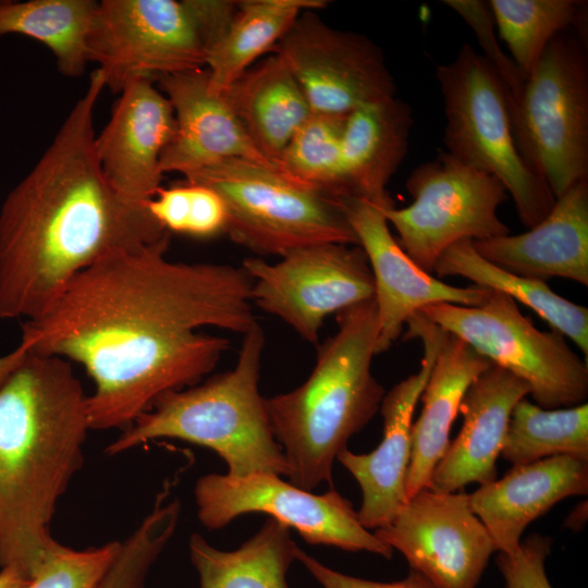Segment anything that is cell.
Wrapping results in <instances>:
<instances>
[{
    "label": "cell",
    "instance_id": "d4e9b609",
    "mask_svg": "<svg viewBox=\"0 0 588 588\" xmlns=\"http://www.w3.org/2000/svg\"><path fill=\"white\" fill-rule=\"evenodd\" d=\"M223 94L256 148L278 169L287 143L313 114L285 61L270 52Z\"/></svg>",
    "mask_w": 588,
    "mask_h": 588
},
{
    "label": "cell",
    "instance_id": "44dd1931",
    "mask_svg": "<svg viewBox=\"0 0 588 588\" xmlns=\"http://www.w3.org/2000/svg\"><path fill=\"white\" fill-rule=\"evenodd\" d=\"M476 252L517 275L588 285V179L555 199L549 213L517 235L473 241Z\"/></svg>",
    "mask_w": 588,
    "mask_h": 588
},
{
    "label": "cell",
    "instance_id": "9a60e30c",
    "mask_svg": "<svg viewBox=\"0 0 588 588\" xmlns=\"http://www.w3.org/2000/svg\"><path fill=\"white\" fill-rule=\"evenodd\" d=\"M375 535L437 588H477L497 551L462 490L418 491Z\"/></svg>",
    "mask_w": 588,
    "mask_h": 588
},
{
    "label": "cell",
    "instance_id": "30bf717a",
    "mask_svg": "<svg viewBox=\"0 0 588 588\" xmlns=\"http://www.w3.org/2000/svg\"><path fill=\"white\" fill-rule=\"evenodd\" d=\"M406 188L413 203L404 208L385 205L383 213L401 247L428 273L441 253L458 241L510 234L498 217V208L509 198L504 185L445 150L416 167Z\"/></svg>",
    "mask_w": 588,
    "mask_h": 588
},
{
    "label": "cell",
    "instance_id": "6da1fadb",
    "mask_svg": "<svg viewBox=\"0 0 588 588\" xmlns=\"http://www.w3.org/2000/svg\"><path fill=\"white\" fill-rule=\"evenodd\" d=\"M170 237L94 264L22 324L32 352L78 363L93 379V430H123L160 394L210 372L230 342L200 328L244 334L256 322L242 267L172 261Z\"/></svg>",
    "mask_w": 588,
    "mask_h": 588
},
{
    "label": "cell",
    "instance_id": "ba28073f",
    "mask_svg": "<svg viewBox=\"0 0 588 588\" xmlns=\"http://www.w3.org/2000/svg\"><path fill=\"white\" fill-rule=\"evenodd\" d=\"M517 147L555 199L588 179V64L584 38L556 35L510 105Z\"/></svg>",
    "mask_w": 588,
    "mask_h": 588
},
{
    "label": "cell",
    "instance_id": "4316f807",
    "mask_svg": "<svg viewBox=\"0 0 588 588\" xmlns=\"http://www.w3.org/2000/svg\"><path fill=\"white\" fill-rule=\"evenodd\" d=\"M432 272L457 275L506 294L531 308L550 327L569 338L588 356V309L552 291L544 281L517 275L480 256L471 240L458 241L438 257Z\"/></svg>",
    "mask_w": 588,
    "mask_h": 588
},
{
    "label": "cell",
    "instance_id": "5bb4252c",
    "mask_svg": "<svg viewBox=\"0 0 588 588\" xmlns=\"http://www.w3.org/2000/svg\"><path fill=\"white\" fill-rule=\"evenodd\" d=\"M316 10L303 11L275 45L315 114L346 117L394 97L396 86L381 49L366 36L333 28Z\"/></svg>",
    "mask_w": 588,
    "mask_h": 588
},
{
    "label": "cell",
    "instance_id": "4dcf8cb0",
    "mask_svg": "<svg viewBox=\"0 0 588 588\" xmlns=\"http://www.w3.org/2000/svg\"><path fill=\"white\" fill-rule=\"evenodd\" d=\"M494 27L511 59L527 77L548 44L569 29L584 38L587 2L577 0H490ZM586 33V30H585Z\"/></svg>",
    "mask_w": 588,
    "mask_h": 588
},
{
    "label": "cell",
    "instance_id": "4fadbf2b",
    "mask_svg": "<svg viewBox=\"0 0 588 588\" xmlns=\"http://www.w3.org/2000/svg\"><path fill=\"white\" fill-rule=\"evenodd\" d=\"M252 303L318 344L327 316L373 298L371 269L358 245L319 243L293 249L274 264L249 257Z\"/></svg>",
    "mask_w": 588,
    "mask_h": 588
},
{
    "label": "cell",
    "instance_id": "d590c367",
    "mask_svg": "<svg viewBox=\"0 0 588 588\" xmlns=\"http://www.w3.org/2000/svg\"><path fill=\"white\" fill-rule=\"evenodd\" d=\"M551 547L550 537L535 534L522 541L515 552H499L495 562L505 588H552L544 569Z\"/></svg>",
    "mask_w": 588,
    "mask_h": 588
},
{
    "label": "cell",
    "instance_id": "3957f363",
    "mask_svg": "<svg viewBox=\"0 0 588 588\" xmlns=\"http://www.w3.org/2000/svg\"><path fill=\"white\" fill-rule=\"evenodd\" d=\"M87 396L71 362L32 351L0 388V566L29 579L59 544L50 524L84 463Z\"/></svg>",
    "mask_w": 588,
    "mask_h": 588
},
{
    "label": "cell",
    "instance_id": "7c38bea8",
    "mask_svg": "<svg viewBox=\"0 0 588 588\" xmlns=\"http://www.w3.org/2000/svg\"><path fill=\"white\" fill-rule=\"evenodd\" d=\"M194 494L197 516L209 530L240 515L262 513L294 528L310 544L393 555L394 550L359 523L352 503L334 489L315 494L268 473L208 474L197 480Z\"/></svg>",
    "mask_w": 588,
    "mask_h": 588
},
{
    "label": "cell",
    "instance_id": "5b68a950",
    "mask_svg": "<svg viewBox=\"0 0 588 588\" xmlns=\"http://www.w3.org/2000/svg\"><path fill=\"white\" fill-rule=\"evenodd\" d=\"M266 343L255 322L244 334L236 365L204 383L160 394L107 448L118 455L148 441L171 438L215 451L228 465V475L256 473L290 475L259 393L261 357Z\"/></svg>",
    "mask_w": 588,
    "mask_h": 588
},
{
    "label": "cell",
    "instance_id": "9c48e42d",
    "mask_svg": "<svg viewBox=\"0 0 588 588\" xmlns=\"http://www.w3.org/2000/svg\"><path fill=\"white\" fill-rule=\"evenodd\" d=\"M419 313L493 365L524 380L538 406L571 407L587 399V362L571 350L560 332L538 330L506 294L490 290L479 306L437 303Z\"/></svg>",
    "mask_w": 588,
    "mask_h": 588
},
{
    "label": "cell",
    "instance_id": "836d02e7",
    "mask_svg": "<svg viewBox=\"0 0 588 588\" xmlns=\"http://www.w3.org/2000/svg\"><path fill=\"white\" fill-rule=\"evenodd\" d=\"M168 544L149 524H139L121 541L120 550L97 588H146L148 573Z\"/></svg>",
    "mask_w": 588,
    "mask_h": 588
},
{
    "label": "cell",
    "instance_id": "52a82bcc",
    "mask_svg": "<svg viewBox=\"0 0 588 588\" xmlns=\"http://www.w3.org/2000/svg\"><path fill=\"white\" fill-rule=\"evenodd\" d=\"M184 181L220 195L228 211L225 233L256 254L281 257L319 243L358 245L340 201L296 183L277 168L228 159Z\"/></svg>",
    "mask_w": 588,
    "mask_h": 588
},
{
    "label": "cell",
    "instance_id": "cb8c5ba5",
    "mask_svg": "<svg viewBox=\"0 0 588 588\" xmlns=\"http://www.w3.org/2000/svg\"><path fill=\"white\" fill-rule=\"evenodd\" d=\"M412 125L411 107L395 96L345 117L341 156L347 198L393 201L385 187L407 152Z\"/></svg>",
    "mask_w": 588,
    "mask_h": 588
},
{
    "label": "cell",
    "instance_id": "d6986e66",
    "mask_svg": "<svg viewBox=\"0 0 588 588\" xmlns=\"http://www.w3.org/2000/svg\"><path fill=\"white\" fill-rule=\"evenodd\" d=\"M175 115V133L160 157V170L186 176L228 159L269 167L223 93L210 89L208 72L197 69L156 78Z\"/></svg>",
    "mask_w": 588,
    "mask_h": 588
},
{
    "label": "cell",
    "instance_id": "8fae6325",
    "mask_svg": "<svg viewBox=\"0 0 588 588\" xmlns=\"http://www.w3.org/2000/svg\"><path fill=\"white\" fill-rule=\"evenodd\" d=\"M87 48L113 93L137 78L203 69L207 57L191 0H102Z\"/></svg>",
    "mask_w": 588,
    "mask_h": 588
},
{
    "label": "cell",
    "instance_id": "f1b7e54d",
    "mask_svg": "<svg viewBox=\"0 0 588 588\" xmlns=\"http://www.w3.org/2000/svg\"><path fill=\"white\" fill-rule=\"evenodd\" d=\"M95 0L0 1V37L20 34L42 42L53 53L59 71L70 77L84 73L87 39Z\"/></svg>",
    "mask_w": 588,
    "mask_h": 588
},
{
    "label": "cell",
    "instance_id": "8992f818",
    "mask_svg": "<svg viewBox=\"0 0 588 588\" xmlns=\"http://www.w3.org/2000/svg\"><path fill=\"white\" fill-rule=\"evenodd\" d=\"M443 97L445 151L498 179L520 222L528 229L551 210L555 197L520 154L513 132L506 89L488 60L463 45L436 70Z\"/></svg>",
    "mask_w": 588,
    "mask_h": 588
},
{
    "label": "cell",
    "instance_id": "e575fe53",
    "mask_svg": "<svg viewBox=\"0 0 588 588\" xmlns=\"http://www.w3.org/2000/svg\"><path fill=\"white\" fill-rule=\"evenodd\" d=\"M444 4L454 10L474 29L485 51L482 56L494 69L506 89L509 103L514 102L526 77L500 48L488 3L477 0H445Z\"/></svg>",
    "mask_w": 588,
    "mask_h": 588
},
{
    "label": "cell",
    "instance_id": "8d00e7d4",
    "mask_svg": "<svg viewBox=\"0 0 588 588\" xmlns=\"http://www.w3.org/2000/svg\"><path fill=\"white\" fill-rule=\"evenodd\" d=\"M184 182L189 189L185 234L196 237H211L225 233L228 211L220 195L205 185Z\"/></svg>",
    "mask_w": 588,
    "mask_h": 588
},
{
    "label": "cell",
    "instance_id": "484cf974",
    "mask_svg": "<svg viewBox=\"0 0 588 588\" xmlns=\"http://www.w3.org/2000/svg\"><path fill=\"white\" fill-rule=\"evenodd\" d=\"M188 548L200 588H289L287 571L299 547L290 528L270 517L233 551L213 548L199 534L191 536Z\"/></svg>",
    "mask_w": 588,
    "mask_h": 588
},
{
    "label": "cell",
    "instance_id": "ac0fdd59",
    "mask_svg": "<svg viewBox=\"0 0 588 588\" xmlns=\"http://www.w3.org/2000/svg\"><path fill=\"white\" fill-rule=\"evenodd\" d=\"M154 81L137 78L120 93L110 121L95 138L103 174L128 200L146 204L161 187L160 157L175 133L169 99Z\"/></svg>",
    "mask_w": 588,
    "mask_h": 588
},
{
    "label": "cell",
    "instance_id": "ab89813d",
    "mask_svg": "<svg viewBox=\"0 0 588 588\" xmlns=\"http://www.w3.org/2000/svg\"><path fill=\"white\" fill-rule=\"evenodd\" d=\"M28 579L29 578L15 567H1L0 588H21Z\"/></svg>",
    "mask_w": 588,
    "mask_h": 588
},
{
    "label": "cell",
    "instance_id": "1f68e13d",
    "mask_svg": "<svg viewBox=\"0 0 588 588\" xmlns=\"http://www.w3.org/2000/svg\"><path fill=\"white\" fill-rule=\"evenodd\" d=\"M344 120L313 113L287 143L278 170L329 198H347L341 156Z\"/></svg>",
    "mask_w": 588,
    "mask_h": 588
},
{
    "label": "cell",
    "instance_id": "603a6c76",
    "mask_svg": "<svg viewBox=\"0 0 588 588\" xmlns=\"http://www.w3.org/2000/svg\"><path fill=\"white\" fill-rule=\"evenodd\" d=\"M492 363L458 336L446 331L420 399L422 409L412 425V451L406 501L431 488L434 467L450 444V430L471 382Z\"/></svg>",
    "mask_w": 588,
    "mask_h": 588
},
{
    "label": "cell",
    "instance_id": "2e32d148",
    "mask_svg": "<svg viewBox=\"0 0 588 588\" xmlns=\"http://www.w3.org/2000/svg\"><path fill=\"white\" fill-rule=\"evenodd\" d=\"M405 326V339L418 338L422 343L419 370L384 394L380 404L383 437L377 449L367 454L345 449L336 457L362 489L363 501L356 513L359 523L368 530L390 523L406 503L412 418L446 333L419 311Z\"/></svg>",
    "mask_w": 588,
    "mask_h": 588
},
{
    "label": "cell",
    "instance_id": "d6a6232c",
    "mask_svg": "<svg viewBox=\"0 0 588 588\" xmlns=\"http://www.w3.org/2000/svg\"><path fill=\"white\" fill-rule=\"evenodd\" d=\"M121 541L75 550L59 544L21 588H97L114 561Z\"/></svg>",
    "mask_w": 588,
    "mask_h": 588
},
{
    "label": "cell",
    "instance_id": "f35d334b",
    "mask_svg": "<svg viewBox=\"0 0 588 588\" xmlns=\"http://www.w3.org/2000/svg\"><path fill=\"white\" fill-rule=\"evenodd\" d=\"M32 351V342L21 338L20 344L9 354L0 356V388L12 373L25 362Z\"/></svg>",
    "mask_w": 588,
    "mask_h": 588
},
{
    "label": "cell",
    "instance_id": "83f0119b",
    "mask_svg": "<svg viewBox=\"0 0 588 588\" xmlns=\"http://www.w3.org/2000/svg\"><path fill=\"white\" fill-rule=\"evenodd\" d=\"M323 0H243L223 36L206 57L209 87L226 90L275 45L305 10H319Z\"/></svg>",
    "mask_w": 588,
    "mask_h": 588
},
{
    "label": "cell",
    "instance_id": "7a4b0ae2",
    "mask_svg": "<svg viewBox=\"0 0 588 588\" xmlns=\"http://www.w3.org/2000/svg\"><path fill=\"white\" fill-rule=\"evenodd\" d=\"M105 87L96 69L49 147L1 205V319L41 317L85 269L170 233L147 203L126 199L103 174L94 111Z\"/></svg>",
    "mask_w": 588,
    "mask_h": 588
},
{
    "label": "cell",
    "instance_id": "277c9868",
    "mask_svg": "<svg viewBox=\"0 0 588 588\" xmlns=\"http://www.w3.org/2000/svg\"><path fill=\"white\" fill-rule=\"evenodd\" d=\"M336 332L318 345L316 365L298 388L265 399L290 482L311 491L332 483V467L352 436L376 415L385 394L371 372L379 322L375 298L339 314Z\"/></svg>",
    "mask_w": 588,
    "mask_h": 588
},
{
    "label": "cell",
    "instance_id": "74e56055",
    "mask_svg": "<svg viewBox=\"0 0 588 588\" xmlns=\"http://www.w3.org/2000/svg\"><path fill=\"white\" fill-rule=\"evenodd\" d=\"M296 560L308 569L323 588H437L422 575L413 569L402 580L381 583L336 572L299 548L296 552Z\"/></svg>",
    "mask_w": 588,
    "mask_h": 588
},
{
    "label": "cell",
    "instance_id": "ffe728a7",
    "mask_svg": "<svg viewBox=\"0 0 588 588\" xmlns=\"http://www.w3.org/2000/svg\"><path fill=\"white\" fill-rule=\"evenodd\" d=\"M527 394L528 384L499 366L492 364L480 373L463 396V426L434 467L431 488L456 492L470 482L495 480L512 411Z\"/></svg>",
    "mask_w": 588,
    "mask_h": 588
},
{
    "label": "cell",
    "instance_id": "e0dca14e",
    "mask_svg": "<svg viewBox=\"0 0 588 588\" xmlns=\"http://www.w3.org/2000/svg\"><path fill=\"white\" fill-rule=\"evenodd\" d=\"M364 249L373 278L378 311L376 355L387 352L401 335L407 320L437 303L464 306L483 304L490 290L446 284L420 269L392 236L383 206L360 198L339 200Z\"/></svg>",
    "mask_w": 588,
    "mask_h": 588
},
{
    "label": "cell",
    "instance_id": "f546056e",
    "mask_svg": "<svg viewBox=\"0 0 588 588\" xmlns=\"http://www.w3.org/2000/svg\"><path fill=\"white\" fill-rule=\"evenodd\" d=\"M501 455L513 466L568 455L588 462V405L547 409L525 397L514 406Z\"/></svg>",
    "mask_w": 588,
    "mask_h": 588
},
{
    "label": "cell",
    "instance_id": "7402d4cb",
    "mask_svg": "<svg viewBox=\"0 0 588 588\" xmlns=\"http://www.w3.org/2000/svg\"><path fill=\"white\" fill-rule=\"evenodd\" d=\"M587 493L588 462L558 455L513 466L501 479L468 494V500L495 550L509 554L519 548L531 522L561 500Z\"/></svg>",
    "mask_w": 588,
    "mask_h": 588
}]
</instances>
